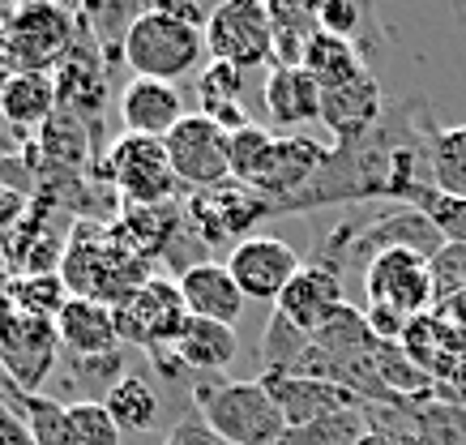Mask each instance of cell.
<instances>
[{"label": "cell", "mask_w": 466, "mask_h": 445, "mask_svg": "<svg viewBox=\"0 0 466 445\" xmlns=\"http://www.w3.org/2000/svg\"><path fill=\"white\" fill-rule=\"evenodd\" d=\"M163 445H231V441H223V437H218L201 416H184L180 424L167 432V441Z\"/></svg>", "instance_id": "cell-38"}, {"label": "cell", "mask_w": 466, "mask_h": 445, "mask_svg": "<svg viewBox=\"0 0 466 445\" xmlns=\"http://www.w3.org/2000/svg\"><path fill=\"white\" fill-rule=\"evenodd\" d=\"M112 317H116L120 343L142 347L155 359V356H167L176 347L184 321H188V308H184V296L171 278H150L125 304H116Z\"/></svg>", "instance_id": "cell-7"}, {"label": "cell", "mask_w": 466, "mask_h": 445, "mask_svg": "<svg viewBox=\"0 0 466 445\" xmlns=\"http://www.w3.org/2000/svg\"><path fill=\"white\" fill-rule=\"evenodd\" d=\"M244 99V73L236 65H223V60H210L206 69L198 73V112L214 116L218 107H240Z\"/></svg>", "instance_id": "cell-33"}, {"label": "cell", "mask_w": 466, "mask_h": 445, "mask_svg": "<svg viewBox=\"0 0 466 445\" xmlns=\"http://www.w3.org/2000/svg\"><path fill=\"white\" fill-rule=\"evenodd\" d=\"M60 112L52 73H9L0 86V116L14 129H43Z\"/></svg>", "instance_id": "cell-23"}, {"label": "cell", "mask_w": 466, "mask_h": 445, "mask_svg": "<svg viewBox=\"0 0 466 445\" xmlns=\"http://www.w3.org/2000/svg\"><path fill=\"white\" fill-rule=\"evenodd\" d=\"M360 291H364L368 308H390V313L415 321L437 300V274H432V261L420 258V253L390 248V253L368 261Z\"/></svg>", "instance_id": "cell-6"}, {"label": "cell", "mask_w": 466, "mask_h": 445, "mask_svg": "<svg viewBox=\"0 0 466 445\" xmlns=\"http://www.w3.org/2000/svg\"><path fill=\"white\" fill-rule=\"evenodd\" d=\"M368 9L360 0H321L317 5V26L325 35H334V39H351L360 47V26H364Z\"/></svg>", "instance_id": "cell-36"}, {"label": "cell", "mask_w": 466, "mask_h": 445, "mask_svg": "<svg viewBox=\"0 0 466 445\" xmlns=\"http://www.w3.org/2000/svg\"><path fill=\"white\" fill-rule=\"evenodd\" d=\"M77 39V9L60 5H26L9 17V47H14L17 73L56 69L65 52Z\"/></svg>", "instance_id": "cell-13"}, {"label": "cell", "mask_w": 466, "mask_h": 445, "mask_svg": "<svg viewBox=\"0 0 466 445\" xmlns=\"http://www.w3.org/2000/svg\"><path fill=\"white\" fill-rule=\"evenodd\" d=\"M206 56H210V52H206V30L171 22V17H163L158 9H150V5H146L142 17L128 26L125 65L133 69V77L176 86L188 73H198Z\"/></svg>", "instance_id": "cell-3"}, {"label": "cell", "mask_w": 466, "mask_h": 445, "mask_svg": "<svg viewBox=\"0 0 466 445\" xmlns=\"http://www.w3.org/2000/svg\"><path fill=\"white\" fill-rule=\"evenodd\" d=\"M261 386L269 389V399L279 402L287 429H299V424H312V420H325V416H339V411L364 407L355 389L334 386V381H325V377L261 373Z\"/></svg>", "instance_id": "cell-17"}, {"label": "cell", "mask_w": 466, "mask_h": 445, "mask_svg": "<svg viewBox=\"0 0 466 445\" xmlns=\"http://www.w3.org/2000/svg\"><path fill=\"white\" fill-rule=\"evenodd\" d=\"M329 150H334V142L325 146L321 137H304V133L274 137L266 163H261V172H257V180L248 188H253L257 197H266L269 210H274L279 201L296 197L299 188H304L312 176L321 172V163L329 158Z\"/></svg>", "instance_id": "cell-16"}, {"label": "cell", "mask_w": 466, "mask_h": 445, "mask_svg": "<svg viewBox=\"0 0 466 445\" xmlns=\"http://www.w3.org/2000/svg\"><path fill=\"white\" fill-rule=\"evenodd\" d=\"M299 270H304V258L287 240L266 236V231H257V236L240 240V245H231V253H227V274L236 278L244 300L274 304Z\"/></svg>", "instance_id": "cell-14"}, {"label": "cell", "mask_w": 466, "mask_h": 445, "mask_svg": "<svg viewBox=\"0 0 466 445\" xmlns=\"http://www.w3.org/2000/svg\"><path fill=\"white\" fill-rule=\"evenodd\" d=\"M150 9H158L163 17H171V22H184V26L193 30H206V22H210V5H198V0H155Z\"/></svg>", "instance_id": "cell-39"}, {"label": "cell", "mask_w": 466, "mask_h": 445, "mask_svg": "<svg viewBox=\"0 0 466 445\" xmlns=\"http://www.w3.org/2000/svg\"><path fill=\"white\" fill-rule=\"evenodd\" d=\"M14 308V270L9 266H0V317Z\"/></svg>", "instance_id": "cell-40"}, {"label": "cell", "mask_w": 466, "mask_h": 445, "mask_svg": "<svg viewBox=\"0 0 466 445\" xmlns=\"http://www.w3.org/2000/svg\"><path fill=\"white\" fill-rule=\"evenodd\" d=\"M171 158V172L180 180L184 193H206V188H218L231 180V133L223 125H214L210 116L188 112L176 125V129L163 137Z\"/></svg>", "instance_id": "cell-8"}, {"label": "cell", "mask_w": 466, "mask_h": 445, "mask_svg": "<svg viewBox=\"0 0 466 445\" xmlns=\"http://www.w3.org/2000/svg\"><path fill=\"white\" fill-rule=\"evenodd\" d=\"M385 112H390L385 90L368 69L347 77V82H339V86L321 90V125H325V133L334 137V146L368 137V133L381 125Z\"/></svg>", "instance_id": "cell-15"}, {"label": "cell", "mask_w": 466, "mask_h": 445, "mask_svg": "<svg viewBox=\"0 0 466 445\" xmlns=\"http://www.w3.org/2000/svg\"><path fill=\"white\" fill-rule=\"evenodd\" d=\"M206 52L210 60L236 65L240 73L274 65V26L261 0H223L206 22Z\"/></svg>", "instance_id": "cell-9"}, {"label": "cell", "mask_w": 466, "mask_h": 445, "mask_svg": "<svg viewBox=\"0 0 466 445\" xmlns=\"http://www.w3.org/2000/svg\"><path fill=\"white\" fill-rule=\"evenodd\" d=\"M309 347H312V334L296 330L291 321H283L274 313L266 326V339H261V373H291Z\"/></svg>", "instance_id": "cell-31"}, {"label": "cell", "mask_w": 466, "mask_h": 445, "mask_svg": "<svg viewBox=\"0 0 466 445\" xmlns=\"http://www.w3.org/2000/svg\"><path fill=\"white\" fill-rule=\"evenodd\" d=\"M279 133L266 129V125H244V129L231 133V146H227V155H231V180H240V185H253L257 172H261V163H266L269 146H274Z\"/></svg>", "instance_id": "cell-34"}, {"label": "cell", "mask_w": 466, "mask_h": 445, "mask_svg": "<svg viewBox=\"0 0 466 445\" xmlns=\"http://www.w3.org/2000/svg\"><path fill=\"white\" fill-rule=\"evenodd\" d=\"M355 445H394V441H390V437H381V432H372V429H368V432H364V437H360V441H355Z\"/></svg>", "instance_id": "cell-41"}, {"label": "cell", "mask_w": 466, "mask_h": 445, "mask_svg": "<svg viewBox=\"0 0 466 445\" xmlns=\"http://www.w3.org/2000/svg\"><path fill=\"white\" fill-rule=\"evenodd\" d=\"M347 304V283L334 270H325L317 261H304V270L283 288V296L274 300V313L291 321L296 330L317 334Z\"/></svg>", "instance_id": "cell-18"}, {"label": "cell", "mask_w": 466, "mask_h": 445, "mask_svg": "<svg viewBox=\"0 0 466 445\" xmlns=\"http://www.w3.org/2000/svg\"><path fill=\"white\" fill-rule=\"evenodd\" d=\"M171 351L184 364V373L210 377V373H223L227 364L240 356V334H236V326H223V321L188 317Z\"/></svg>", "instance_id": "cell-22"}, {"label": "cell", "mask_w": 466, "mask_h": 445, "mask_svg": "<svg viewBox=\"0 0 466 445\" xmlns=\"http://www.w3.org/2000/svg\"><path fill=\"white\" fill-rule=\"evenodd\" d=\"M69 288H65V278L56 274H26V278H17L14 274V308L30 317H43V321H56L65 313V304H69Z\"/></svg>", "instance_id": "cell-29"}, {"label": "cell", "mask_w": 466, "mask_h": 445, "mask_svg": "<svg viewBox=\"0 0 466 445\" xmlns=\"http://www.w3.org/2000/svg\"><path fill=\"white\" fill-rule=\"evenodd\" d=\"M261 218H269V201L257 197L240 180H227V185L206 188V193H188V201H184V223L206 248L223 245V240L240 245V240L257 236Z\"/></svg>", "instance_id": "cell-10"}, {"label": "cell", "mask_w": 466, "mask_h": 445, "mask_svg": "<svg viewBox=\"0 0 466 445\" xmlns=\"http://www.w3.org/2000/svg\"><path fill=\"white\" fill-rule=\"evenodd\" d=\"M274 26V65H304L312 35H317V5H266Z\"/></svg>", "instance_id": "cell-26"}, {"label": "cell", "mask_w": 466, "mask_h": 445, "mask_svg": "<svg viewBox=\"0 0 466 445\" xmlns=\"http://www.w3.org/2000/svg\"><path fill=\"white\" fill-rule=\"evenodd\" d=\"M402 206L420 210V215L445 236V245L466 248V201L462 197H450V193L432 188V180H420V185H410L407 193H402Z\"/></svg>", "instance_id": "cell-27"}, {"label": "cell", "mask_w": 466, "mask_h": 445, "mask_svg": "<svg viewBox=\"0 0 466 445\" xmlns=\"http://www.w3.org/2000/svg\"><path fill=\"white\" fill-rule=\"evenodd\" d=\"M188 116V103H184L180 86H167V82H146V77H133L120 95V120H125V133H142V137H167L176 125Z\"/></svg>", "instance_id": "cell-21"}, {"label": "cell", "mask_w": 466, "mask_h": 445, "mask_svg": "<svg viewBox=\"0 0 466 445\" xmlns=\"http://www.w3.org/2000/svg\"><path fill=\"white\" fill-rule=\"evenodd\" d=\"M30 215V193L17 185H0V240Z\"/></svg>", "instance_id": "cell-37"}, {"label": "cell", "mask_w": 466, "mask_h": 445, "mask_svg": "<svg viewBox=\"0 0 466 445\" xmlns=\"http://www.w3.org/2000/svg\"><path fill=\"white\" fill-rule=\"evenodd\" d=\"M52 82H56V103L60 112H69L95 142V155L103 163V112H107V60H103L95 35L86 30V22L77 17V39L65 52L56 69H52Z\"/></svg>", "instance_id": "cell-5"}, {"label": "cell", "mask_w": 466, "mask_h": 445, "mask_svg": "<svg viewBox=\"0 0 466 445\" xmlns=\"http://www.w3.org/2000/svg\"><path fill=\"white\" fill-rule=\"evenodd\" d=\"M424 158H428V180L432 188L466 201V125L458 129H441L437 120H424Z\"/></svg>", "instance_id": "cell-24"}, {"label": "cell", "mask_w": 466, "mask_h": 445, "mask_svg": "<svg viewBox=\"0 0 466 445\" xmlns=\"http://www.w3.org/2000/svg\"><path fill=\"white\" fill-rule=\"evenodd\" d=\"M95 176L107 180L125 206H171L184 193L176 172H171L167 146L158 137H142V133H120L103 150V163L95 167Z\"/></svg>", "instance_id": "cell-4"}, {"label": "cell", "mask_w": 466, "mask_h": 445, "mask_svg": "<svg viewBox=\"0 0 466 445\" xmlns=\"http://www.w3.org/2000/svg\"><path fill=\"white\" fill-rule=\"evenodd\" d=\"M103 407H107V416L116 420L120 432H150L158 424V411H163L155 386L137 373L112 381V389L103 394Z\"/></svg>", "instance_id": "cell-25"}, {"label": "cell", "mask_w": 466, "mask_h": 445, "mask_svg": "<svg viewBox=\"0 0 466 445\" xmlns=\"http://www.w3.org/2000/svg\"><path fill=\"white\" fill-rule=\"evenodd\" d=\"M60 359L56 321L30 317L22 308H9L0 317V369L22 394H39V386L52 377Z\"/></svg>", "instance_id": "cell-11"}, {"label": "cell", "mask_w": 466, "mask_h": 445, "mask_svg": "<svg viewBox=\"0 0 466 445\" xmlns=\"http://www.w3.org/2000/svg\"><path fill=\"white\" fill-rule=\"evenodd\" d=\"M188 399L206 424L231 445H279L287 437V420L269 399L261 377L253 381H223V377H193Z\"/></svg>", "instance_id": "cell-2"}, {"label": "cell", "mask_w": 466, "mask_h": 445, "mask_svg": "<svg viewBox=\"0 0 466 445\" xmlns=\"http://www.w3.org/2000/svg\"><path fill=\"white\" fill-rule=\"evenodd\" d=\"M304 69L325 86H339V82H347V77H355V73H364V52L351 44V39H334V35H325V30H317L312 35L309 52H304Z\"/></svg>", "instance_id": "cell-28"}, {"label": "cell", "mask_w": 466, "mask_h": 445, "mask_svg": "<svg viewBox=\"0 0 466 445\" xmlns=\"http://www.w3.org/2000/svg\"><path fill=\"white\" fill-rule=\"evenodd\" d=\"M261 103L274 129H304L321 120V82L304 65H269Z\"/></svg>", "instance_id": "cell-19"}, {"label": "cell", "mask_w": 466, "mask_h": 445, "mask_svg": "<svg viewBox=\"0 0 466 445\" xmlns=\"http://www.w3.org/2000/svg\"><path fill=\"white\" fill-rule=\"evenodd\" d=\"M60 334V356L73 369L86 373H112L120 381V334H116V317L107 304L95 300H69L65 313L56 317Z\"/></svg>", "instance_id": "cell-12"}, {"label": "cell", "mask_w": 466, "mask_h": 445, "mask_svg": "<svg viewBox=\"0 0 466 445\" xmlns=\"http://www.w3.org/2000/svg\"><path fill=\"white\" fill-rule=\"evenodd\" d=\"M22 420H26L35 445H73L69 402L43 399V394H26V399H22Z\"/></svg>", "instance_id": "cell-32"}, {"label": "cell", "mask_w": 466, "mask_h": 445, "mask_svg": "<svg viewBox=\"0 0 466 445\" xmlns=\"http://www.w3.org/2000/svg\"><path fill=\"white\" fill-rule=\"evenodd\" d=\"M368 432L364 407L355 411H339V416L312 420V424H299V429H287V437L279 445H355Z\"/></svg>", "instance_id": "cell-30"}, {"label": "cell", "mask_w": 466, "mask_h": 445, "mask_svg": "<svg viewBox=\"0 0 466 445\" xmlns=\"http://www.w3.org/2000/svg\"><path fill=\"white\" fill-rule=\"evenodd\" d=\"M176 288L184 296V308L188 317H206V321H223V326H236L244 317V291L236 288V278L227 274V266L218 261H198L176 278Z\"/></svg>", "instance_id": "cell-20"}, {"label": "cell", "mask_w": 466, "mask_h": 445, "mask_svg": "<svg viewBox=\"0 0 466 445\" xmlns=\"http://www.w3.org/2000/svg\"><path fill=\"white\" fill-rule=\"evenodd\" d=\"M69 432H73V445H120V429L107 416L103 399L69 402Z\"/></svg>", "instance_id": "cell-35"}, {"label": "cell", "mask_w": 466, "mask_h": 445, "mask_svg": "<svg viewBox=\"0 0 466 445\" xmlns=\"http://www.w3.org/2000/svg\"><path fill=\"white\" fill-rule=\"evenodd\" d=\"M60 278H65L73 300H95V304L116 308L142 283H150L155 274H150V261L128 245L112 223H103V218H77L69 240H65Z\"/></svg>", "instance_id": "cell-1"}]
</instances>
